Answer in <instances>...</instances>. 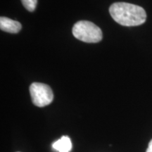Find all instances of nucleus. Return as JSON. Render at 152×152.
Wrapping results in <instances>:
<instances>
[{
    "label": "nucleus",
    "mask_w": 152,
    "mask_h": 152,
    "mask_svg": "<svg viewBox=\"0 0 152 152\" xmlns=\"http://www.w3.org/2000/svg\"><path fill=\"white\" fill-rule=\"evenodd\" d=\"M109 13L115 22L123 26H137L145 23L146 11L140 6L126 2L113 3Z\"/></svg>",
    "instance_id": "obj_1"
},
{
    "label": "nucleus",
    "mask_w": 152,
    "mask_h": 152,
    "mask_svg": "<svg viewBox=\"0 0 152 152\" xmlns=\"http://www.w3.org/2000/svg\"><path fill=\"white\" fill-rule=\"evenodd\" d=\"M73 35L87 43H96L102 39V31L97 26L88 20H80L74 25Z\"/></svg>",
    "instance_id": "obj_2"
},
{
    "label": "nucleus",
    "mask_w": 152,
    "mask_h": 152,
    "mask_svg": "<svg viewBox=\"0 0 152 152\" xmlns=\"http://www.w3.org/2000/svg\"><path fill=\"white\" fill-rule=\"evenodd\" d=\"M30 93L33 104L38 107L49 105L54 99L51 87L44 83H33L30 86Z\"/></svg>",
    "instance_id": "obj_3"
},
{
    "label": "nucleus",
    "mask_w": 152,
    "mask_h": 152,
    "mask_svg": "<svg viewBox=\"0 0 152 152\" xmlns=\"http://www.w3.org/2000/svg\"><path fill=\"white\" fill-rule=\"evenodd\" d=\"M0 28L7 33H18L21 30V24L16 20L1 16L0 18Z\"/></svg>",
    "instance_id": "obj_4"
},
{
    "label": "nucleus",
    "mask_w": 152,
    "mask_h": 152,
    "mask_svg": "<svg viewBox=\"0 0 152 152\" xmlns=\"http://www.w3.org/2000/svg\"><path fill=\"white\" fill-rule=\"evenodd\" d=\"M52 147L58 152H70L72 149L71 139L68 136H62L52 144Z\"/></svg>",
    "instance_id": "obj_5"
},
{
    "label": "nucleus",
    "mask_w": 152,
    "mask_h": 152,
    "mask_svg": "<svg viewBox=\"0 0 152 152\" xmlns=\"http://www.w3.org/2000/svg\"><path fill=\"white\" fill-rule=\"evenodd\" d=\"M23 7L29 11H34L37 7V0H21Z\"/></svg>",
    "instance_id": "obj_6"
},
{
    "label": "nucleus",
    "mask_w": 152,
    "mask_h": 152,
    "mask_svg": "<svg viewBox=\"0 0 152 152\" xmlns=\"http://www.w3.org/2000/svg\"><path fill=\"white\" fill-rule=\"evenodd\" d=\"M146 152H152V140L149 143V146H148V148Z\"/></svg>",
    "instance_id": "obj_7"
}]
</instances>
